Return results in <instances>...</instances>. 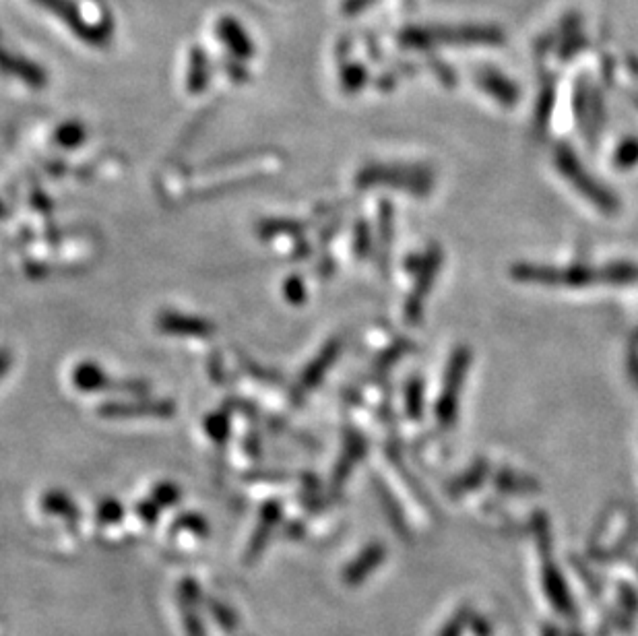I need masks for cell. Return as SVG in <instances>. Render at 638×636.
<instances>
[{"label": "cell", "instance_id": "1", "mask_svg": "<svg viewBox=\"0 0 638 636\" xmlns=\"http://www.w3.org/2000/svg\"><path fill=\"white\" fill-rule=\"evenodd\" d=\"M73 385L85 393H100V391H120L131 395H145L149 387L145 383H133V380H112L100 366L91 362H83L73 372Z\"/></svg>", "mask_w": 638, "mask_h": 636}, {"label": "cell", "instance_id": "2", "mask_svg": "<svg viewBox=\"0 0 638 636\" xmlns=\"http://www.w3.org/2000/svg\"><path fill=\"white\" fill-rule=\"evenodd\" d=\"M176 413L172 401L162 399H137V401H114L100 407V416L108 420H131V418H170Z\"/></svg>", "mask_w": 638, "mask_h": 636}, {"label": "cell", "instance_id": "3", "mask_svg": "<svg viewBox=\"0 0 638 636\" xmlns=\"http://www.w3.org/2000/svg\"><path fill=\"white\" fill-rule=\"evenodd\" d=\"M155 327L162 333H168L174 337L205 339V337H211V333H215V325L205 321V318L182 314L176 310L159 312L155 318Z\"/></svg>", "mask_w": 638, "mask_h": 636}, {"label": "cell", "instance_id": "4", "mask_svg": "<svg viewBox=\"0 0 638 636\" xmlns=\"http://www.w3.org/2000/svg\"><path fill=\"white\" fill-rule=\"evenodd\" d=\"M337 356H339V343L337 341H333V343H329L321 354L316 356V360L312 362V364H308V368L302 372V376H300V380H298V385H296V389H294V401L298 399V403L310 393V391H314L316 387H318V383H321L323 380V376L327 374V370L333 366V362L337 360Z\"/></svg>", "mask_w": 638, "mask_h": 636}, {"label": "cell", "instance_id": "5", "mask_svg": "<svg viewBox=\"0 0 638 636\" xmlns=\"http://www.w3.org/2000/svg\"><path fill=\"white\" fill-rule=\"evenodd\" d=\"M387 558V548L382 544H372L368 546L352 564L343 570V581L347 587H358L362 585L372 572L385 562Z\"/></svg>", "mask_w": 638, "mask_h": 636}, {"label": "cell", "instance_id": "6", "mask_svg": "<svg viewBox=\"0 0 638 636\" xmlns=\"http://www.w3.org/2000/svg\"><path fill=\"white\" fill-rule=\"evenodd\" d=\"M281 521V506L277 502H267L261 511V521L257 525V531H254L250 544H248V552H246V562H254L261 552L265 550L271 531L277 527V523Z\"/></svg>", "mask_w": 638, "mask_h": 636}, {"label": "cell", "instance_id": "7", "mask_svg": "<svg viewBox=\"0 0 638 636\" xmlns=\"http://www.w3.org/2000/svg\"><path fill=\"white\" fill-rule=\"evenodd\" d=\"M544 589L548 599L552 601V606L562 612V614H572L574 606H572V597L570 591L566 587V581L562 577V572L548 560L546 568H544Z\"/></svg>", "mask_w": 638, "mask_h": 636}, {"label": "cell", "instance_id": "8", "mask_svg": "<svg viewBox=\"0 0 638 636\" xmlns=\"http://www.w3.org/2000/svg\"><path fill=\"white\" fill-rule=\"evenodd\" d=\"M180 601H182V612H184V626L188 636H205L203 622L199 618L197 601H199V587L193 581H184L182 591H180Z\"/></svg>", "mask_w": 638, "mask_h": 636}, {"label": "cell", "instance_id": "9", "mask_svg": "<svg viewBox=\"0 0 638 636\" xmlns=\"http://www.w3.org/2000/svg\"><path fill=\"white\" fill-rule=\"evenodd\" d=\"M42 508L50 515H58L62 519L69 521H77L79 519V508L75 506V502L62 492H48L42 498Z\"/></svg>", "mask_w": 638, "mask_h": 636}, {"label": "cell", "instance_id": "10", "mask_svg": "<svg viewBox=\"0 0 638 636\" xmlns=\"http://www.w3.org/2000/svg\"><path fill=\"white\" fill-rule=\"evenodd\" d=\"M304 226L296 224L292 219H273V221H263V224L257 228L261 238H277V236H298L302 234Z\"/></svg>", "mask_w": 638, "mask_h": 636}, {"label": "cell", "instance_id": "11", "mask_svg": "<svg viewBox=\"0 0 638 636\" xmlns=\"http://www.w3.org/2000/svg\"><path fill=\"white\" fill-rule=\"evenodd\" d=\"M471 616H473V612L469 608H459L451 616V620L440 628L438 636H465V632L471 624Z\"/></svg>", "mask_w": 638, "mask_h": 636}, {"label": "cell", "instance_id": "12", "mask_svg": "<svg viewBox=\"0 0 638 636\" xmlns=\"http://www.w3.org/2000/svg\"><path fill=\"white\" fill-rule=\"evenodd\" d=\"M180 496H182L180 488L174 486V484H170V482H166V484H159V486L153 490L151 500H153L159 508H168V506L176 504V502L180 500Z\"/></svg>", "mask_w": 638, "mask_h": 636}, {"label": "cell", "instance_id": "13", "mask_svg": "<svg viewBox=\"0 0 638 636\" xmlns=\"http://www.w3.org/2000/svg\"><path fill=\"white\" fill-rule=\"evenodd\" d=\"M205 426H207L209 436L213 440H217V442H223L230 434V418L223 416V413H217V416H209Z\"/></svg>", "mask_w": 638, "mask_h": 636}, {"label": "cell", "instance_id": "14", "mask_svg": "<svg viewBox=\"0 0 638 636\" xmlns=\"http://www.w3.org/2000/svg\"><path fill=\"white\" fill-rule=\"evenodd\" d=\"M95 515H98V519L102 523H118L124 517V511H122L120 502H116L112 498H106V500L100 502L98 513H95Z\"/></svg>", "mask_w": 638, "mask_h": 636}, {"label": "cell", "instance_id": "15", "mask_svg": "<svg viewBox=\"0 0 638 636\" xmlns=\"http://www.w3.org/2000/svg\"><path fill=\"white\" fill-rule=\"evenodd\" d=\"M283 292H285V298L290 300L292 304H302V302H304V298H306V288H304V281H302V277L292 275L290 279L285 281V288H283Z\"/></svg>", "mask_w": 638, "mask_h": 636}, {"label": "cell", "instance_id": "16", "mask_svg": "<svg viewBox=\"0 0 638 636\" xmlns=\"http://www.w3.org/2000/svg\"><path fill=\"white\" fill-rule=\"evenodd\" d=\"M211 610H213L217 622H219L223 628H226V630H234V628H236V618H234L232 610H228L226 606H223V603L213 601V603H211Z\"/></svg>", "mask_w": 638, "mask_h": 636}, {"label": "cell", "instance_id": "17", "mask_svg": "<svg viewBox=\"0 0 638 636\" xmlns=\"http://www.w3.org/2000/svg\"><path fill=\"white\" fill-rule=\"evenodd\" d=\"M180 529H190V531H197L199 535H207V531H209V527H207V523L199 517V515H186V517H182L178 523H176Z\"/></svg>", "mask_w": 638, "mask_h": 636}, {"label": "cell", "instance_id": "18", "mask_svg": "<svg viewBox=\"0 0 638 636\" xmlns=\"http://www.w3.org/2000/svg\"><path fill=\"white\" fill-rule=\"evenodd\" d=\"M469 628L473 630L475 636H492L494 634V624L486 618V616H477L473 614L471 616V624Z\"/></svg>", "mask_w": 638, "mask_h": 636}, {"label": "cell", "instance_id": "19", "mask_svg": "<svg viewBox=\"0 0 638 636\" xmlns=\"http://www.w3.org/2000/svg\"><path fill=\"white\" fill-rule=\"evenodd\" d=\"M137 513H139V517L145 521V523H155L157 521V515H159V506L153 502V500H145V502H141L139 504V508H137Z\"/></svg>", "mask_w": 638, "mask_h": 636}, {"label": "cell", "instance_id": "20", "mask_svg": "<svg viewBox=\"0 0 638 636\" xmlns=\"http://www.w3.org/2000/svg\"><path fill=\"white\" fill-rule=\"evenodd\" d=\"M9 366H11V358H9V354H0V378H3V376L7 374Z\"/></svg>", "mask_w": 638, "mask_h": 636}, {"label": "cell", "instance_id": "21", "mask_svg": "<svg viewBox=\"0 0 638 636\" xmlns=\"http://www.w3.org/2000/svg\"><path fill=\"white\" fill-rule=\"evenodd\" d=\"M541 636H560V630H558L556 626L548 624V626H546V632H544V634H541Z\"/></svg>", "mask_w": 638, "mask_h": 636}, {"label": "cell", "instance_id": "22", "mask_svg": "<svg viewBox=\"0 0 638 636\" xmlns=\"http://www.w3.org/2000/svg\"><path fill=\"white\" fill-rule=\"evenodd\" d=\"M570 636H581V634H579V632H572V634H570Z\"/></svg>", "mask_w": 638, "mask_h": 636}]
</instances>
